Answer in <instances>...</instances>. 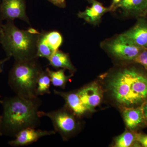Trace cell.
I'll list each match as a JSON object with an SVG mask.
<instances>
[{"instance_id":"23","label":"cell","mask_w":147,"mask_h":147,"mask_svg":"<svg viewBox=\"0 0 147 147\" xmlns=\"http://www.w3.org/2000/svg\"><path fill=\"white\" fill-rule=\"evenodd\" d=\"M54 5L60 7L64 8L65 7V0H48Z\"/></svg>"},{"instance_id":"5","label":"cell","mask_w":147,"mask_h":147,"mask_svg":"<svg viewBox=\"0 0 147 147\" xmlns=\"http://www.w3.org/2000/svg\"><path fill=\"white\" fill-rule=\"evenodd\" d=\"M38 115L40 117L49 118L53 124L54 131L60 134L63 139L70 137L79 129V123L76 117L77 116L71 110H68V108H62L48 112L39 111Z\"/></svg>"},{"instance_id":"29","label":"cell","mask_w":147,"mask_h":147,"mask_svg":"<svg viewBox=\"0 0 147 147\" xmlns=\"http://www.w3.org/2000/svg\"><path fill=\"white\" fill-rule=\"evenodd\" d=\"M1 127H2V115H0V136H2Z\"/></svg>"},{"instance_id":"20","label":"cell","mask_w":147,"mask_h":147,"mask_svg":"<svg viewBox=\"0 0 147 147\" xmlns=\"http://www.w3.org/2000/svg\"><path fill=\"white\" fill-rule=\"evenodd\" d=\"M137 134L130 131H125L117 137L115 140V146L117 147H128L136 141Z\"/></svg>"},{"instance_id":"2","label":"cell","mask_w":147,"mask_h":147,"mask_svg":"<svg viewBox=\"0 0 147 147\" xmlns=\"http://www.w3.org/2000/svg\"><path fill=\"white\" fill-rule=\"evenodd\" d=\"M109 88L121 105H137L147 99V76L135 68L124 69L111 78Z\"/></svg>"},{"instance_id":"21","label":"cell","mask_w":147,"mask_h":147,"mask_svg":"<svg viewBox=\"0 0 147 147\" xmlns=\"http://www.w3.org/2000/svg\"><path fill=\"white\" fill-rule=\"evenodd\" d=\"M134 61L143 66L147 70V49L142 51Z\"/></svg>"},{"instance_id":"18","label":"cell","mask_w":147,"mask_h":147,"mask_svg":"<svg viewBox=\"0 0 147 147\" xmlns=\"http://www.w3.org/2000/svg\"><path fill=\"white\" fill-rule=\"evenodd\" d=\"M55 52L45 40L43 33H40L37 42L38 57L48 59Z\"/></svg>"},{"instance_id":"15","label":"cell","mask_w":147,"mask_h":147,"mask_svg":"<svg viewBox=\"0 0 147 147\" xmlns=\"http://www.w3.org/2000/svg\"><path fill=\"white\" fill-rule=\"evenodd\" d=\"M123 115L127 127L130 129L137 128L145 121L141 107L127 108L123 111Z\"/></svg>"},{"instance_id":"4","label":"cell","mask_w":147,"mask_h":147,"mask_svg":"<svg viewBox=\"0 0 147 147\" xmlns=\"http://www.w3.org/2000/svg\"><path fill=\"white\" fill-rule=\"evenodd\" d=\"M43 70L38 58L15 61L9 73V86L16 95L20 97H38L36 95L38 79Z\"/></svg>"},{"instance_id":"6","label":"cell","mask_w":147,"mask_h":147,"mask_svg":"<svg viewBox=\"0 0 147 147\" xmlns=\"http://www.w3.org/2000/svg\"><path fill=\"white\" fill-rule=\"evenodd\" d=\"M106 48L113 56L125 61H134L144 49L134 44L123 34L109 41Z\"/></svg>"},{"instance_id":"16","label":"cell","mask_w":147,"mask_h":147,"mask_svg":"<svg viewBox=\"0 0 147 147\" xmlns=\"http://www.w3.org/2000/svg\"><path fill=\"white\" fill-rule=\"evenodd\" d=\"M48 75L50 76L51 84L55 87L64 88L67 82L71 76H67L65 75L64 69H61L57 71H53L47 67L46 69Z\"/></svg>"},{"instance_id":"1","label":"cell","mask_w":147,"mask_h":147,"mask_svg":"<svg viewBox=\"0 0 147 147\" xmlns=\"http://www.w3.org/2000/svg\"><path fill=\"white\" fill-rule=\"evenodd\" d=\"M41 103L38 96L28 98L16 95L1 100L3 108L2 136L14 137L24 129L39 126L40 117L38 112Z\"/></svg>"},{"instance_id":"8","label":"cell","mask_w":147,"mask_h":147,"mask_svg":"<svg viewBox=\"0 0 147 147\" xmlns=\"http://www.w3.org/2000/svg\"><path fill=\"white\" fill-rule=\"evenodd\" d=\"M56 134L54 130L36 129V128L28 127L24 129L16 134L13 140L8 142L11 146L17 147L28 146L36 142L40 138Z\"/></svg>"},{"instance_id":"11","label":"cell","mask_w":147,"mask_h":147,"mask_svg":"<svg viewBox=\"0 0 147 147\" xmlns=\"http://www.w3.org/2000/svg\"><path fill=\"white\" fill-rule=\"evenodd\" d=\"M91 4L84 11H80L78 14L79 18H83L90 24L96 25L100 22L102 16L110 11L109 7H105L97 0H87Z\"/></svg>"},{"instance_id":"22","label":"cell","mask_w":147,"mask_h":147,"mask_svg":"<svg viewBox=\"0 0 147 147\" xmlns=\"http://www.w3.org/2000/svg\"><path fill=\"white\" fill-rule=\"evenodd\" d=\"M136 141L142 146L147 147V135L143 134H137Z\"/></svg>"},{"instance_id":"31","label":"cell","mask_w":147,"mask_h":147,"mask_svg":"<svg viewBox=\"0 0 147 147\" xmlns=\"http://www.w3.org/2000/svg\"><path fill=\"white\" fill-rule=\"evenodd\" d=\"M0 101H1V100H0Z\"/></svg>"},{"instance_id":"27","label":"cell","mask_w":147,"mask_h":147,"mask_svg":"<svg viewBox=\"0 0 147 147\" xmlns=\"http://www.w3.org/2000/svg\"><path fill=\"white\" fill-rule=\"evenodd\" d=\"M27 30H28L29 32L30 33L33 34H39L40 33H39L37 30H36L33 28H29Z\"/></svg>"},{"instance_id":"26","label":"cell","mask_w":147,"mask_h":147,"mask_svg":"<svg viewBox=\"0 0 147 147\" xmlns=\"http://www.w3.org/2000/svg\"><path fill=\"white\" fill-rule=\"evenodd\" d=\"M10 58L7 57L4 59H3L0 60V73H2L3 71V66L4 64L7 61L10 59Z\"/></svg>"},{"instance_id":"9","label":"cell","mask_w":147,"mask_h":147,"mask_svg":"<svg viewBox=\"0 0 147 147\" xmlns=\"http://www.w3.org/2000/svg\"><path fill=\"white\" fill-rule=\"evenodd\" d=\"M82 102L87 110L92 111L99 105L102 98L101 90L96 84H92L78 91Z\"/></svg>"},{"instance_id":"19","label":"cell","mask_w":147,"mask_h":147,"mask_svg":"<svg viewBox=\"0 0 147 147\" xmlns=\"http://www.w3.org/2000/svg\"><path fill=\"white\" fill-rule=\"evenodd\" d=\"M45 40L55 52L59 50L62 44V36L59 32L53 31L43 33Z\"/></svg>"},{"instance_id":"30","label":"cell","mask_w":147,"mask_h":147,"mask_svg":"<svg viewBox=\"0 0 147 147\" xmlns=\"http://www.w3.org/2000/svg\"><path fill=\"white\" fill-rule=\"evenodd\" d=\"M145 15H147V8L146 9V14H145Z\"/></svg>"},{"instance_id":"12","label":"cell","mask_w":147,"mask_h":147,"mask_svg":"<svg viewBox=\"0 0 147 147\" xmlns=\"http://www.w3.org/2000/svg\"><path fill=\"white\" fill-rule=\"evenodd\" d=\"M54 92L63 97L67 108L78 117L83 115L88 110L80 99L78 91L66 93L54 90Z\"/></svg>"},{"instance_id":"13","label":"cell","mask_w":147,"mask_h":147,"mask_svg":"<svg viewBox=\"0 0 147 147\" xmlns=\"http://www.w3.org/2000/svg\"><path fill=\"white\" fill-rule=\"evenodd\" d=\"M121 9L127 15L145 16L147 8V0H122L117 9Z\"/></svg>"},{"instance_id":"3","label":"cell","mask_w":147,"mask_h":147,"mask_svg":"<svg viewBox=\"0 0 147 147\" xmlns=\"http://www.w3.org/2000/svg\"><path fill=\"white\" fill-rule=\"evenodd\" d=\"M39 34L18 28L13 21H6L0 28V43L7 57L16 61L32 59L38 57Z\"/></svg>"},{"instance_id":"10","label":"cell","mask_w":147,"mask_h":147,"mask_svg":"<svg viewBox=\"0 0 147 147\" xmlns=\"http://www.w3.org/2000/svg\"><path fill=\"white\" fill-rule=\"evenodd\" d=\"M137 46L147 49V21L140 18L134 26L123 34Z\"/></svg>"},{"instance_id":"25","label":"cell","mask_w":147,"mask_h":147,"mask_svg":"<svg viewBox=\"0 0 147 147\" xmlns=\"http://www.w3.org/2000/svg\"><path fill=\"white\" fill-rule=\"evenodd\" d=\"M122 1V0H113L111 5L109 7L110 11H114L115 10L118 6Z\"/></svg>"},{"instance_id":"7","label":"cell","mask_w":147,"mask_h":147,"mask_svg":"<svg viewBox=\"0 0 147 147\" xmlns=\"http://www.w3.org/2000/svg\"><path fill=\"white\" fill-rule=\"evenodd\" d=\"M26 9L25 0H1V12L3 21L19 19L30 24Z\"/></svg>"},{"instance_id":"24","label":"cell","mask_w":147,"mask_h":147,"mask_svg":"<svg viewBox=\"0 0 147 147\" xmlns=\"http://www.w3.org/2000/svg\"><path fill=\"white\" fill-rule=\"evenodd\" d=\"M141 107L142 108L145 121L147 123V99L145 100L144 102L143 103Z\"/></svg>"},{"instance_id":"28","label":"cell","mask_w":147,"mask_h":147,"mask_svg":"<svg viewBox=\"0 0 147 147\" xmlns=\"http://www.w3.org/2000/svg\"><path fill=\"white\" fill-rule=\"evenodd\" d=\"M1 0H0V28H1V26L2 25V21H3L2 18L1 14Z\"/></svg>"},{"instance_id":"14","label":"cell","mask_w":147,"mask_h":147,"mask_svg":"<svg viewBox=\"0 0 147 147\" xmlns=\"http://www.w3.org/2000/svg\"><path fill=\"white\" fill-rule=\"evenodd\" d=\"M47 60L50 65L55 69H67L71 72L76 71V69L70 61L68 54L59 50L54 52Z\"/></svg>"},{"instance_id":"17","label":"cell","mask_w":147,"mask_h":147,"mask_svg":"<svg viewBox=\"0 0 147 147\" xmlns=\"http://www.w3.org/2000/svg\"><path fill=\"white\" fill-rule=\"evenodd\" d=\"M51 82L46 70H43L40 74L36 89L37 96L51 93L50 88Z\"/></svg>"}]
</instances>
